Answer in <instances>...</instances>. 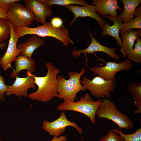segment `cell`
Wrapping results in <instances>:
<instances>
[{"label": "cell", "instance_id": "obj_1", "mask_svg": "<svg viewBox=\"0 0 141 141\" xmlns=\"http://www.w3.org/2000/svg\"><path fill=\"white\" fill-rule=\"evenodd\" d=\"M47 69L46 75L43 77L34 76L38 87L36 91L28 94L27 97L32 100L45 102H49L57 94L58 82L57 78L60 70L50 63L45 64Z\"/></svg>", "mask_w": 141, "mask_h": 141}, {"label": "cell", "instance_id": "obj_2", "mask_svg": "<svg viewBox=\"0 0 141 141\" xmlns=\"http://www.w3.org/2000/svg\"><path fill=\"white\" fill-rule=\"evenodd\" d=\"M15 32L19 38L27 34H35L42 37L54 38L61 41L65 46L70 43L73 44L67 28L64 27H55L49 22L35 27L21 26L17 27Z\"/></svg>", "mask_w": 141, "mask_h": 141}, {"label": "cell", "instance_id": "obj_3", "mask_svg": "<svg viewBox=\"0 0 141 141\" xmlns=\"http://www.w3.org/2000/svg\"><path fill=\"white\" fill-rule=\"evenodd\" d=\"M85 68H82L79 73L71 71L69 72V79H66L62 75H58L57 94L56 96L61 100L63 99L74 102L77 93L80 91L85 92L86 90L80 83V78L86 71Z\"/></svg>", "mask_w": 141, "mask_h": 141}, {"label": "cell", "instance_id": "obj_4", "mask_svg": "<svg viewBox=\"0 0 141 141\" xmlns=\"http://www.w3.org/2000/svg\"><path fill=\"white\" fill-rule=\"evenodd\" d=\"M100 99L94 101L88 94L81 97L80 100L76 102L63 100V102L56 108L58 110L73 111L81 113L86 115L93 124H95L97 110L102 101Z\"/></svg>", "mask_w": 141, "mask_h": 141}, {"label": "cell", "instance_id": "obj_5", "mask_svg": "<svg viewBox=\"0 0 141 141\" xmlns=\"http://www.w3.org/2000/svg\"><path fill=\"white\" fill-rule=\"evenodd\" d=\"M99 118L106 119L116 124L119 129H130L134 127L132 121L126 115L121 113L115 103L107 98L102 99L96 112Z\"/></svg>", "mask_w": 141, "mask_h": 141}, {"label": "cell", "instance_id": "obj_6", "mask_svg": "<svg viewBox=\"0 0 141 141\" xmlns=\"http://www.w3.org/2000/svg\"><path fill=\"white\" fill-rule=\"evenodd\" d=\"M116 80H106L98 76L90 80L85 76L82 77L80 83L83 88L89 90L91 95L96 98H109L110 92L114 89Z\"/></svg>", "mask_w": 141, "mask_h": 141}, {"label": "cell", "instance_id": "obj_7", "mask_svg": "<svg viewBox=\"0 0 141 141\" xmlns=\"http://www.w3.org/2000/svg\"><path fill=\"white\" fill-rule=\"evenodd\" d=\"M7 16L15 30L21 26L28 27L35 20V16L32 11L27 7L18 2L9 5Z\"/></svg>", "mask_w": 141, "mask_h": 141}, {"label": "cell", "instance_id": "obj_8", "mask_svg": "<svg viewBox=\"0 0 141 141\" xmlns=\"http://www.w3.org/2000/svg\"><path fill=\"white\" fill-rule=\"evenodd\" d=\"M133 64L129 60L126 59L119 63L114 62L106 63L105 66L98 67L95 66L90 68L94 73L106 80H116L115 74L122 70H129L132 67Z\"/></svg>", "mask_w": 141, "mask_h": 141}, {"label": "cell", "instance_id": "obj_9", "mask_svg": "<svg viewBox=\"0 0 141 141\" xmlns=\"http://www.w3.org/2000/svg\"><path fill=\"white\" fill-rule=\"evenodd\" d=\"M68 126L75 128L80 134L83 131L77 123L71 122L67 119L64 111L61 112L57 119L52 121L49 122L47 120H44L42 122V128L50 136L58 137L64 132Z\"/></svg>", "mask_w": 141, "mask_h": 141}, {"label": "cell", "instance_id": "obj_10", "mask_svg": "<svg viewBox=\"0 0 141 141\" xmlns=\"http://www.w3.org/2000/svg\"><path fill=\"white\" fill-rule=\"evenodd\" d=\"M34 74L27 71L26 77H16L11 85H7L8 89L5 95L9 96L14 95L19 97L22 96L27 97L28 95L27 91L29 89H35L36 88Z\"/></svg>", "mask_w": 141, "mask_h": 141}, {"label": "cell", "instance_id": "obj_11", "mask_svg": "<svg viewBox=\"0 0 141 141\" xmlns=\"http://www.w3.org/2000/svg\"><path fill=\"white\" fill-rule=\"evenodd\" d=\"M7 20L10 29V36L6 51L0 58L1 66L4 70L11 67V63L20 54L17 46L19 38L15 32L11 22L8 19Z\"/></svg>", "mask_w": 141, "mask_h": 141}, {"label": "cell", "instance_id": "obj_12", "mask_svg": "<svg viewBox=\"0 0 141 141\" xmlns=\"http://www.w3.org/2000/svg\"><path fill=\"white\" fill-rule=\"evenodd\" d=\"M69 11L72 12L74 15V18L70 23L72 25L77 19L79 17H90L96 20L101 28L105 24V20L102 18L96 11L94 5L89 4L83 7L73 5H69L65 6Z\"/></svg>", "mask_w": 141, "mask_h": 141}, {"label": "cell", "instance_id": "obj_13", "mask_svg": "<svg viewBox=\"0 0 141 141\" xmlns=\"http://www.w3.org/2000/svg\"><path fill=\"white\" fill-rule=\"evenodd\" d=\"M89 34L91 39V42L86 48L84 49L77 50L74 49L72 51L73 56L75 57L79 56L83 53L93 54L94 52H104L112 58L117 60H120L119 56L115 52L117 49L115 48H110L101 44L94 38L89 29Z\"/></svg>", "mask_w": 141, "mask_h": 141}, {"label": "cell", "instance_id": "obj_14", "mask_svg": "<svg viewBox=\"0 0 141 141\" xmlns=\"http://www.w3.org/2000/svg\"><path fill=\"white\" fill-rule=\"evenodd\" d=\"M25 6L33 12L35 17V20L43 25L47 23L46 18L52 14L50 7L42 3L38 0H24Z\"/></svg>", "mask_w": 141, "mask_h": 141}, {"label": "cell", "instance_id": "obj_15", "mask_svg": "<svg viewBox=\"0 0 141 141\" xmlns=\"http://www.w3.org/2000/svg\"><path fill=\"white\" fill-rule=\"evenodd\" d=\"M105 17L107 18L114 22V24L110 26L109 22H105L102 28L101 32L102 37L108 35L114 37L116 40L118 46L121 47L122 45V42L119 37V32L121 29L123 27L121 14L116 17H113L108 15H107Z\"/></svg>", "mask_w": 141, "mask_h": 141}, {"label": "cell", "instance_id": "obj_16", "mask_svg": "<svg viewBox=\"0 0 141 141\" xmlns=\"http://www.w3.org/2000/svg\"><path fill=\"white\" fill-rule=\"evenodd\" d=\"M92 4L95 6L96 12L104 17L108 15L116 17L118 15L117 9L123 12L117 0H93Z\"/></svg>", "mask_w": 141, "mask_h": 141}, {"label": "cell", "instance_id": "obj_17", "mask_svg": "<svg viewBox=\"0 0 141 141\" xmlns=\"http://www.w3.org/2000/svg\"><path fill=\"white\" fill-rule=\"evenodd\" d=\"M44 44V41L42 39L38 36H33L29 37L24 42L19 43L17 46L20 55L30 58L34 51Z\"/></svg>", "mask_w": 141, "mask_h": 141}, {"label": "cell", "instance_id": "obj_18", "mask_svg": "<svg viewBox=\"0 0 141 141\" xmlns=\"http://www.w3.org/2000/svg\"><path fill=\"white\" fill-rule=\"evenodd\" d=\"M141 30L135 31L131 29L121 34L122 45L120 52L124 57H128L132 50L135 41L139 36L141 37Z\"/></svg>", "mask_w": 141, "mask_h": 141}, {"label": "cell", "instance_id": "obj_19", "mask_svg": "<svg viewBox=\"0 0 141 141\" xmlns=\"http://www.w3.org/2000/svg\"><path fill=\"white\" fill-rule=\"evenodd\" d=\"M15 69L11 72L10 77L16 78L19 75L20 71L26 69L30 73L35 72L36 64L34 60L32 57L29 58L21 55H19L14 61Z\"/></svg>", "mask_w": 141, "mask_h": 141}, {"label": "cell", "instance_id": "obj_20", "mask_svg": "<svg viewBox=\"0 0 141 141\" xmlns=\"http://www.w3.org/2000/svg\"><path fill=\"white\" fill-rule=\"evenodd\" d=\"M124 10L120 13L122 23L126 24L132 20L137 7L141 2V0H121Z\"/></svg>", "mask_w": 141, "mask_h": 141}, {"label": "cell", "instance_id": "obj_21", "mask_svg": "<svg viewBox=\"0 0 141 141\" xmlns=\"http://www.w3.org/2000/svg\"><path fill=\"white\" fill-rule=\"evenodd\" d=\"M128 88L132 95L133 105L137 108L134 111L135 114L141 113V83H134L128 85Z\"/></svg>", "mask_w": 141, "mask_h": 141}, {"label": "cell", "instance_id": "obj_22", "mask_svg": "<svg viewBox=\"0 0 141 141\" xmlns=\"http://www.w3.org/2000/svg\"><path fill=\"white\" fill-rule=\"evenodd\" d=\"M40 3L50 7L56 5L64 7L69 5L78 4L85 6L89 5L85 1L82 0H38Z\"/></svg>", "mask_w": 141, "mask_h": 141}, {"label": "cell", "instance_id": "obj_23", "mask_svg": "<svg viewBox=\"0 0 141 141\" xmlns=\"http://www.w3.org/2000/svg\"><path fill=\"white\" fill-rule=\"evenodd\" d=\"M11 30L7 19L0 17V44L10 38Z\"/></svg>", "mask_w": 141, "mask_h": 141}, {"label": "cell", "instance_id": "obj_24", "mask_svg": "<svg viewBox=\"0 0 141 141\" xmlns=\"http://www.w3.org/2000/svg\"><path fill=\"white\" fill-rule=\"evenodd\" d=\"M134 47L128 56L127 59L132 60L136 63L141 62V40L139 37L137 38Z\"/></svg>", "mask_w": 141, "mask_h": 141}, {"label": "cell", "instance_id": "obj_25", "mask_svg": "<svg viewBox=\"0 0 141 141\" xmlns=\"http://www.w3.org/2000/svg\"><path fill=\"white\" fill-rule=\"evenodd\" d=\"M113 131L120 135L125 141H141V127L133 133L130 134L124 133L120 129L114 128Z\"/></svg>", "mask_w": 141, "mask_h": 141}, {"label": "cell", "instance_id": "obj_26", "mask_svg": "<svg viewBox=\"0 0 141 141\" xmlns=\"http://www.w3.org/2000/svg\"><path fill=\"white\" fill-rule=\"evenodd\" d=\"M134 28L141 29V14L139 15L134 19L124 24L123 28L119 31V34Z\"/></svg>", "mask_w": 141, "mask_h": 141}, {"label": "cell", "instance_id": "obj_27", "mask_svg": "<svg viewBox=\"0 0 141 141\" xmlns=\"http://www.w3.org/2000/svg\"><path fill=\"white\" fill-rule=\"evenodd\" d=\"M98 141H125L120 135L110 130L104 136L101 137Z\"/></svg>", "mask_w": 141, "mask_h": 141}, {"label": "cell", "instance_id": "obj_28", "mask_svg": "<svg viewBox=\"0 0 141 141\" xmlns=\"http://www.w3.org/2000/svg\"><path fill=\"white\" fill-rule=\"evenodd\" d=\"M1 66L0 64V66ZM8 89L7 85L4 82V78L1 75L0 73V101H4L5 99V97L6 92Z\"/></svg>", "mask_w": 141, "mask_h": 141}, {"label": "cell", "instance_id": "obj_29", "mask_svg": "<svg viewBox=\"0 0 141 141\" xmlns=\"http://www.w3.org/2000/svg\"><path fill=\"white\" fill-rule=\"evenodd\" d=\"M9 5H5L0 1V17L8 19L7 13Z\"/></svg>", "mask_w": 141, "mask_h": 141}, {"label": "cell", "instance_id": "obj_30", "mask_svg": "<svg viewBox=\"0 0 141 141\" xmlns=\"http://www.w3.org/2000/svg\"><path fill=\"white\" fill-rule=\"evenodd\" d=\"M50 23L54 27L57 28H59L61 27L62 25L63 21L60 18L55 17L51 19Z\"/></svg>", "mask_w": 141, "mask_h": 141}, {"label": "cell", "instance_id": "obj_31", "mask_svg": "<svg viewBox=\"0 0 141 141\" xmlns=\"http://www.w3.org/2000/svg\"><path fill=\"white\" fill-rule=\"evenodd\" d=\"M68 140L67 137L65 136H61L58 137H54L50 141H66Z\"/></svg>", "mask_w": 141, "mask_h": 141}, {"label": "cell", "instance_id": "obj_32", "mask_svg": "<svg viewBox=\"0 0 141 141\" xmlns=\"http://www.w3.org/2000/svg\"><path fill=\"white\" fill-rule=\"evenodd\" d=\"M22 0H0V1L5 5H9L15 2H18Z\"/></svg>", "mask_w": 141, "mask_h": 141}, {"label": "cell", "instance_id": "obj_33", "mask_svg": "<svg viewBox=\"0 0 141 141\" xmlns=\"http://www.w3.org/2000/svg\"><path fill=\"white\" fill-rule=\"evenodd\" d=\"M140 14H141V7L140 4L138 8L136 9L134 16L136 17L137 16Z\"/></svg>", "mask_w": 141, "mask_h": 141}, {"label": "cell", "instance_id": "obj_34", "mask_svg": "<svg viewBox=\"0 0 141 141\" xmlns=\"http://www.w3.org/2000/svg\"><path fill=\"white\" fill-rule=\"evenodd\" d=\"M7 46V44L6 42H3L1 44H0V48L3 49Z\"/></svg>", "mask_w": 141, "mask_h": 141}, {"label": "cell", "instance_id": "obj_35", "mask_svg": "<svg viewBox=\"0 0 141 141\" xmlns=\"http://www.w3.org/2000/svg\"><path fill=\"white\" fill-rule=\"evenodd\" d=\"M0 141H2V140L0 139Z\"/></svg>", "mask_w": 141, "mask_h": 141}]
</instances>
